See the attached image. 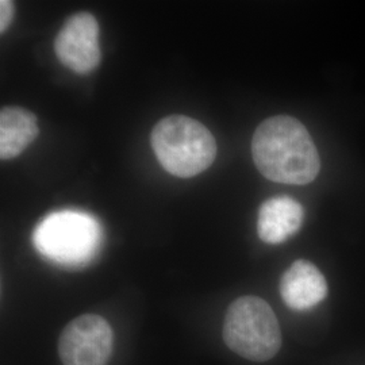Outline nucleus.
Wrapping results in <instances>:
<instances>
[{"instance_id":"5","label":"nucleus","mask_w":365,"mask_h":365,"mask_svg":"<svg viewBox=\"0 0 365 365\" xmlns=\"http://www.w3.org/2000/svg\"><path fill=\"white\" fill-rule=\"evenodd\" d=\"M114 346V333L105 318L86 314L71 321L58 339L64 365H106Z\"/></svg>"},{"instance_id":"3","label":"nucleus","mask_w":365,"mask_h":365,"mask_svg":"<svg viewBox=\"0 0 365 365\" xmlns=\"http://www.w3.org/2000/svg\"><path fill=\"white\" fill-rule=\"evenodd\" d=\"M222 334L233 352L256 363L274 359L282 346L274 310L259 297H241L229 306Z\"/></svg>"},{"instance_id":"2","label":"nucleus","mask_w":365,"mask_h":365,"mask_svg":"<svg viewBox=\"0 0 365 365\" xmlns=\"http://www.w3.org/2000/svg\"><path fill=\"white\" fill-rule=\"evenodd\" d=\"M152 148L163 168L178 178H192L207 170L217 156L209 129L192 118L170 115L152 130Z\"/></svg>"},{"instance_id":"8","label":"nucleus","mask_w":365,"mask_h":365,"mask_svg":"<svg viewBox=\"0 0 365 365\" xmlns=\"http://www.w3.org/2000/svg\"><path fill=\"white\" fill-rule=\"evenodd\" d=\"M303 218L304 210L298 200L289 196H274L259 209L257 235L267 244H282L299 230Z\"/></svg>"},{"instance_id":"7","label":"nucleus","mask_w":365,"mask_h":365,"mask_svg":"<svg viewBox=\"0 0 365 365\" xmlns=\"http://www.w3.org/2000/svg\"><path fill=\"white\" fill-rule=\"evenodd\" d=\"M280 295L294 312H306L327 298L325 276L307 260H297L282 276Z\"/></svg>"},{"instance_id":"1","label":"nucleus","mask_w":365,"mask_h":365,"mask_svg":"<svg viewBox=\"0 0 365 365\" xmlns=\"http://www.w3.org/2000/svg\"><path fill=\"white\" fill-rule=\"evenodd\" d=\"M252 155L264 178L283 184H309L321 168L309 131L288 115L268 118L261 123L252 140Z\"/></svg>"},{"instance_id":"6","label":"nucleus","mask_w":365,"mask_h":365,"mask_svg":"<svg viewBox=\"0 0 365 365\" xmlns=\"http://www.w3.org/2000/svg\"><path fill=\"white\" fill-rule=\"evenodd\" d=\"M54 51L60 63L75 73H91L102 57L96 18L90 13L69 16L56 37Z\"/></svg>"},{"instance_id":"4","label":"nucleus","mask_w":365,"mask_h":365,"mask_svg":"<svg viewBox=\"0 0 365 365\" xmlns=\"http://www.w3.org/2000/svg\"><path fill=\"white\" fill-rule=\"evenodd\" d=\"M39 253L60 265L80 267L93 259L102 242L99 222L83 211H56L42 220L33 235Z\"/></svg>"},{"instance_id":"9","label":"nucleus","mask_w":365,"mask_h":365,"mask_svg":"<svg viewBox=\"0 0 365 365\" xmlns=\"http://www.w3.org/2000/svg\"><path fill=\"white\" fill-rule=\"evenodd\" d=\"M37 117L26 108L7 106L0 111V158L18 157L38 135Z\"/></svg>"},{"instance_id":"10","label":"nucleus","mask_w":365,"mask_h":365,"mask_svg":"<svg viewBox=\"0 0 365 365\" xmlns=\"http://www.w3.org/2000/svg\"><path fill=\"white\" fill-rule=\"evenodd\" d=\"M14 3L10 0H1L0 1V31L4 33L11 21H13L14 16Z\"/></svg>"}]
</instances>
